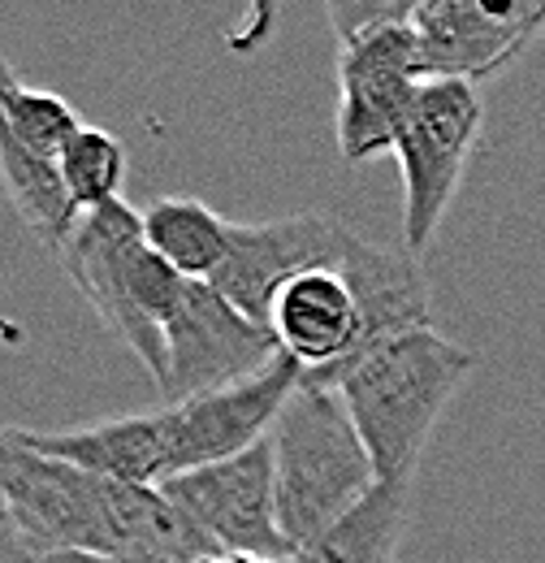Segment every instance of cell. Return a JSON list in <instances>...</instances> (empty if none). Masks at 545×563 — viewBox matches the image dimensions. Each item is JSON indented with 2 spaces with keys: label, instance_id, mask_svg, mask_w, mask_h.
Returning a JSON list of instances; mask_svg holds the SVG:
<instances>
[{
  "label": "cell",
  "instance_id": "1",
  "mask_svg": "<svg viewBox=\"0 0 545 563\" xmlns=\"http://www.w3.org/2000/svg\"><path fill=\"white\" fill-rule=\"evenodd\" d=\"M0 503L35 555L87 551L126 560L200 563L221 555L156 486L82 473L0 424Z\"/></svg>",
  "mask_w": 545,
  "mask_h": 563
},
{
  "label": "cell",
  "instance_id": "2",
  "mask_svg": "<svg viewBox=\"0 0 545 563\" xmlns=\"http://www.w3.org/2000/svg\"><path fill=\"white\" fill-rule=\"evenodd\" d=\"M472 368L477 352L437 330H411L351 360L330 382L372 460L377 486L411 490L433 429Z\"/></svg>",
  "mask_w": 545,
  "mask_h": 563
},
{
  "label": "cell",
  "instance_id": "3",
  "mask_svg": "<svg viewBox=\"0 0 545 563\" xmlns=\"http://www.w3.org/2000/svg\"><path fill=\"white\" fill-rule=\"evenodd\" d=\"M277 529L294 551L316 542L377 490L372 460L355 433L334 386L299 377L281 417L269 429Z\"/></svg>",
  "mask_w": 545,
  "mask_h": 563
},
{
  "label": "cell",
  "instance_id": "4",
  "mask_svg": "<svg viewBox=\"0 0 545 563\" xmlns=\"http://www.w3.org/2000/svg\"><path fill=\"white\" fill-rule=\"evenodd\" d=\"M330 26L338 35V152L364 165L394 152L415 87V35L411 4L334 0Z\"/></svg>",
  "mask_w": 545,
  "mask_h": 563
},
{
  "label": "cell",
  "instance_id": "5",
  "mask_svg": "<svg viewBox=\"0 0 545 563\" xmlns=\"http://www.w3.org/2000/svg\"><path fill=\"white\" fill-rule=\"evenodd\" d=\"M480 122H485V104L472 82L424 78L415 87L403 131L394 140L399 174H403V243L411 256L433 247L446 212L459 196Z\"/></svg>",
  "mask_w": 545,
  "mask_h": 563
},
{
  "label": "cell",
  "instance_id": "6",
  "mask_svg": "<svg viewBox=\"0 0 545 563\" xmlns=\"http://www.w3.org/2000/svg\"><path fill=\"white\" fill-rule=\"evenodd\" d=\"M281 360L269 325L243 317L208 282H187L178 312L165 321V377L160 390L169 404L200 399L212 390L260 377Z\"/></svg>",
  "mask_w": 545,
  "mask_h": 563
},
{
  "label": "cell",
  "instance_id": "7",
  "mask_svg": "<svg viewBox=\"0 0 545 563\" xmlns=\"http://www.w3.org/2000/svg\"><path fill=\"white\" fill-rule=\"evenodd\" d=\"M545 31V0H420L411 4L420 78L472 82L511 66Z\"/></svg>",
  "mask_w": 545,
  "mask_h": 563
},
{
  "label": "cell",
  "instance_id": "8",
  "mask_svg": "<svg viewBox=\"0 0 545 563\" xmlns=\"http://www.w3.org/2000/svg\"><path fill=\"white\" fill-rule=\"evenodd\" d=\"M165 498L204 533L216 551L260 555V560H294L277 529V486H272L269 438L247 446L234 460L182 473L165 486Z\"/></svg>",
  "mask_w": 545,
  "mask_h": 563
},
{
  "label": "cell",
  "instance_id": "9",
  "mask_svg": "<svg viewBox=\"0 0 545 563\" xmlns=\"http://www.w3.org/2000/svg\"><path fill=\"white\" fill-rule=\"evenodd\" d=\"M351 225H342L330 212H290L269 221H230V247L221 269L208 278L243 317L256 325H269V308L277 290L308 269L338 265L342 243Z\"/></svg>",
  "mask_w": 545,
  "mask_h": 563
},
{
  "label": "cell",
  "instance_id": "10",
  "mask_svg": "<svg viewBox=\"0 0 545 563\" xmlns=\"http://www.w3.org/2000/svg\"><path fill=\"white\" fill-rule=\"evenodd\" d=\"M299 377L303 368L290 355H281L260 377H247L238 386L212 390L200 399L165 404L160 424H165V446H169V482L182 473L208 468V464L234 460L247 446L265 442L286 399L294 395Z\"/></svg>",
  "mask_w": 545,
  "mask_h": 563
},
{
  "label": "cell",
  "instance_id": "11",
  "mask_svg": "<svg viewBox=\"0 0 545 563\" xmlns=\"http://www.w3.org/2000/svg\"><path fill=\"white\" fill-rule=\"evenodd\" d=\"M143 243V221L138 212L118 200L104 209H91L78 217L69 243L62 247V265H66L74 290L91 303V312L109 325V334L135 352V360L156 377H165V334L156 325H147L126 299V265Z\"/></svg>",
  "mask_w": 545,
  "mask_h": 563
},
{
  "label": "cell",
  "instance_id": "12",
  "mask_svg": "<svg viewBox=\"0 0 545 563\" xmlns=\"http://www.w3.org/2000/svg\"><path fill=\"white\" fill-rule=\"evenodd\" d=\"M269 330L281 355L303 368V382L325 386L359 343V312L346 278L334 265L290 278L272 299Z\"/></svg>",
  "mask_w": 545,
  "mask_h": 563
},
{
  "label": "cell",
  "instance_id": "13",
  "mask_svg": "<svg viewBox=\"0 0 545 563\" xmlns=\"http://www.w3.org/2000/svg\"><path fill=\"white\" fill-rule=\"evenodd\" d=\"M334 269L346 278L351 295H355V312H359V343H355L351 360H359L364 352H372V347H381V343H390L399 334H411V330H433L429 278L420 269V256H411L408 247H399V252L394 247H377V243H368V239H359L351 230Z\"/></svg>",
  "mask_w": 545,
  "mask_h": 563
},
{
  "label": "cell",
  "instance_id": "14",
  "mask_svg": "<svg viewBox=\"0 0 545 563\" xmlns=\"http://www.w3.org/2000/svg\"><path fill=\"white\" fill-rule=\"evenodd\" d=\"M26 446L66 460L82 473L126 482V486H165L169 482V446H165V424L160 408L131 412V417H109L96 424H74V429H18Z\"/></svg>",
  "mask_w": 545,
  "mask_h": 563
},
{
  "label": "cell",
  "instance_id": "15",
  "mask_svg": "<svg viewBox=\"0 0 545 563\" xmlns=\"http://www.w3.org/2000/svg\"><path fill=\"white\" fill-rule=\"evenodd\" d=\"M13 70L9 62H0V82L4 74ZM0 187L9 196V205L18 209L22 225L48 247L62 256V247L69 243L74 225L82 212L74 209L66 183H62V169L57 161H44L40 152H31L26 143L13 135V126L4 122V109H0Z\"/></svg>",
  "mask_w": 545,
  "mask_h": 563
},
{
  "label": "cell",
  "instance_id": "16",
  "mask_svg": "<svg viewBox=\"0 0 545 563\" xmlns=\"http://www.w3.org/2000/svg\"><path fill=\"white\" fill-rule=\"evenodd\" d=\"M138 221H143V243L182 278L208 282L221 269L230 247V221L216 209H208L204 200L160 196L138 212Z\"/></svg>",
  "mask_w": 545,
  "mask_h": 563
},
{
  "label": "cell",
  "instance_id": "17",
  "mask_svg": "<svg viewBox=\"0 0 545 563\" xmlns=\"http://www.w3.org/2000/svg\"><path fill=\"white\" fill-rule=\"evenodd\" d=\"M408 494L411 490L377 486L334 529L294 551L290 563H394L408 533Z\"/></svg>",
  "mask_w": 545,
  "mask_h": 563
},
{
  "label": "cell",
  "instance_id": "18",
  "mask_svg": "<svg viewBox=\"0 0 545 563\" xmlns=\"http://www.w3.org/2000/svg\"><path fill=\"white\" fill-rule=\"evenodd\" d=\"M62 183H66L69 200L78 212L104 209L122 200L126 187V147L113 131L104 126H82L74 140L66 143V152L57 156Z\"/></svg>",
  "mask_w": 545,
  "mask_h": 563
},
{
  "label": "cell",
  "instance_id": "19",
  "mask_svg": "<svg viewBox=\"0 0 545 563\" xmlns=\"http://www.w3.org/2000/svg\"><path fill=\"white\" fill-rule=\"evenodd\" d=\"M0 109H4V122L13 126V135L31 152H40L44 161H57L66 152V143L82 131V122H78V113H74L66 96L31 87L13 70L0 82Z\"/></svg>",
  "mask_w": 545,
  "mask_h": 563
},
{
  "label": "cell",
  "instance_id": "20",
  "mask_svg": "<svg viewBox=\"0 0 545 563\" xmlns=\"http://www.w3.org/2000/svg\"><path fill=\"white\" fill-rule=\"evenodd\" d=\"M31 560H35V551L26 547L22 529L13 525V516H9L4 503H0V563H31Z\"/></svg>",
  "mask_w": 545,
  "mask_h": 563
},
{
  "label": "cell",
  "instance_id": "21",
  "mask_svg": "<svg viewBox=\"0 0 545 563\" xmlns=\"http://www.w3.org/2000/svg\"><path fill=\"white\" fill-rule=\"evenodd\" d=\"M31 563H165V560H126V555H87V551H53V555H35Z\"/></svg>",
  "mask_w": 545,
  "mask_h": 563
},
{
  "label": "cell",
  "instance_id": "22",
  "mask_svg": "<svg viewBox=\"0 0 545 563\" xmlns=\"http://www.w3.org/2000/svg\"><path fill=\"white\" fill-rule=\"evenodd\" d=\"M200 563H286V560H260V555H230V551H221V555H208Z\"/></svg>",
  "mask_w": 545,
  "mask_h": 563
}]
</instances>
